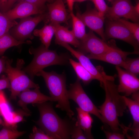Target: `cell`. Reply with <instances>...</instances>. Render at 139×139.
Here are the masks:
<instances>
[{
  "mask_svg": "<svg viewBox=\"0 0 139 139\" xmlns=\"http://www.w3.org/2000/svg\"><path fill=\"white\" fill-rule=\"evenodd\" d=\"M36 106L40 113L39 119L34 122L53 139H70L72 125L61 118L51 103L47 102L32 105Z\"/></svg>",
  "mask_w": 139,
  "mask_h": 139,
  "instance_id": "cell-1",
  "label": "cell"
},
{
  "mask_svg": "<svg viewBox=\"0 0 139 139\" xmlns=\"http://www.w3.org/2000/svg\"><path fill=\"white\" fill-rule=\"evenodd\" d=\"M29 52L33 55V58L31 62L22 70L32 80L37 73L48 66L66 65L69 63V59L70 58L68 54H58L55 50L46 48L42 44L36 48L31 47Z\"/></svg>",
  "mask_w": 139,
  "mask_h": 139,
  "instance_id": "cell-2",
  "label": "cell"
},
{
  "mask_svg": "<svg viewBox=\"0 0 139 139\" xmlns=\"http://www.w3.org/2000/svg\"><path fill=\"white\" fill-rule=\"evenodd\" d=\"M36 75L43 78L50 97L57 102L56 107L65 111L69 117L71 119L74 113L71 109L68 97L65 74L63 72L59 74L54 71L47 72L42 70Z\"/></svg>",
  "mask_w": 139,
  "mask_h": 139,
  "instance_id": "cell-3",
  "label": "cell"
},
{
  "mask_svg": "<svg viewBox=\"0 0 139 139\" xmlns=\"http://www.w3.org/2000/svg\"><path fill=\"white\" fill-rule=\"evenodd\" d=\"M12 59H6L3 72L6 73L8 78L10 85L11 100L16 99L19 94L23 91L30 88H40L38 84L34 83L29 78L23 70L25 63L22 59H17L16 66L11 65Z\"/></svg>",
  "mask_w": 139,
  "mask_h": 139,
  "instance_id": "cell-4",
  "label": "cell"
},
{
  "mask_svg": "<svg viewBox=\"0 0 139 139\" xmlns=\"http://www.w3.org/2000/svg\"><path fill=\"white\" fill-rule=\"evenodd\" d=\"M67 95L68 99L74 101L79 108L95 116L104 124L99 109L86 94L81 85L80 80L78 79H77L74 83L70 84L69 89L67 91Z\"/></svg>",
  "mask_w": 139,
  "mask_h": 139,
  "instance_id": "cell-5",
  "label": "cell"
},
{
  "mask_svg": "<svg viewBox=\"0 0 139 139\" xmlns=\"http://www.w3.org/2000/svg\"><path fill=\"white\" fill-rule=\"evenodd\" d=\"M106 40L110 38L118 39L131 45L134 51H139V42L126 27L118 20H107L104 32Z\"/></svg>",
  "mask_w": 139,
  "mask_h": 139,
  "instance_id": "cell-6",
  "label": "cell"
},
{
  "mask_svg": "<svg viewBox=\"0 0 139 139\" xmlns=\"http://www.w3.org/2000/svg\"><path fill=\"white\" fill-rule=\"evenodd\" d=\"M112 6L105 17L110 20H116L123 17L133 22L138 23L139 15L135 11L131 0H113Z\"/></svg>",
  "mask_w": 139,
  "mask_h": 139,
  "instance_id": "cell-7",
  "label": "cell"
},
{
  "mask_svg": "<svg viewBox=\"0 0 139 139\" xmlns=\"http://www.w3.org/2000/svg\"><path fill=\"white\" fill-rule=\"evenodd\" d=\"M46 16V14L44 13L35 17L29 16L21 18L19 22L10 29V34L19 41H24L29 38L32 39V31L40 22L45 21Z\"/></svg>",
  "mask_w": 139,
  "mask_h": 139,
  "instance_id": "cell-8",
  "label": "cell"
},
{
  "mask_svg": "<svg viewBox=\"0 0 139 139\" xmlns=\"http://www.w3.org/2000/svg\"><path fill=\"white\" fill-rule=\"evenodd\" d=\"M110 47V43L98 37L92 31L90 30L85 38L80 40V45L77 50L85 55L89 53L97 55L105 53Z\"/></svg>",
  "mask_w": 139,
  "mask_h": 139,
  "instance_id": "cell-9",
  "label": "cell"
},
{
  "mask_svg": "<svg viewBox=\"0 0 139 139\" xmlns=\"http://www.w3.org/2000/svg\"><path fill=\"white\" fill-rule=\"evenodd\" d=\"M105 93V99L103 104L99 107V110L104 121L112 131L119 132L124 130L126 126L120 124L116 107L107 90L103 88Z\"/></svg>",
  "mask_w": 139,
  "mask_h": 139,
  "instance_id": "cell-10",
  "label": "cell"
},
{
  "mask_svg": "<svg viewBox=\"0 0 139 139\" xmlns=\"http://www.w3.org/2000/svg\"><path fill=\"white\" fill-rule=\"evenodd\" d=\"M110 44V48L105 53L97 55L88 54L86 56L90 59L104 62L123 68L128 56L139 54V51H123L116 47L115 44Z\"/></svg>",
  "mask_w": 139,
  "mask_h": 139,
  "instance_id": "cell-11",
  "label": "cell"
},
{
  "mask_svg": "<svg viewBox=\"0 0 139 139\" xmlns=\"http://www.w3.org/2000/svg\"><path fill=\"white\" fill-rule=\"evenodd\" d=\"M76 16L83 21L85 26L106 41L103 27L105 18L99 15L95 7L92 8L88 7L82 14L78 12Z\"/></svg>",
  "mask_w": 139,
  "mask_h": 139,
  "instance_id": "cell-12",
  "label": "cell"
},
{
  "mask_svg": "<svg viewBox=\"0 0 139 139\" xmlns=\"http://www.w3.org/2000/svg\"><path fill=\"white\" fill-rule=\"evenodd\" d=\"M59 45L64 47L68 50L72 55L78 60L79 62L94 77L95 80L99 81L100 83L110 77L111 76L107 75L101 66L95 67L89 59L83 53L76 50L72 47L69 44L61 43Z\"/></svg>",
  "mask_w": 139,
  "mask_h": 139,
  "instance_id": "cell-13",
  "label": "cell"
},
{
  "mask_svg": "<svg viewBox=\"0 0 139 139\" xmlns=\"http://www.w3.org/2000/svg\"><path fill=\"white\" fill-rule=\"evenodd\" d=\"M115 68L119 79L117 89L119 93L127 96L139 91V80L136 76L120 67L116 66Z\"/></svg>",
  "mask_w": 139,
  "mask_h": 139,
  "instance_id": "cell-14",
  "label": "cell"
},
{
  "mask_svg": "<svg viewBox=\"0 0 139 139\" xmlns=\"http://www.w3.org/2000/svg\"><path fill=\"white\" fill-rule=\"evenodd\" d=\"M39 88H35L32 90L30 89H25L21 92L18 95L19 99L18 102V105L28 113L29 114L30 112L27 107L28 104H31L33 105L48 101H55L50 96H47L41 93Z\"/></svg>",
  "mask_w": 139,
  "mask_h": 139,
  "instance_id": "cell-15",
  "label": "cell"
},
{
  "mask_svg": "<svg viewBox=\"0 0 139 139\" xmlns=\"http://www.w3.org/2000/svg\"><path fill=\"white\" fill-rule=\"evenodd\" d=\"M48 10L45 20L52 24H60L61 23H67L68 16L63 0H55L47 4Z\"/></svg>",
  "mask_w": 139,
  "mask_h": 139,
  "instance_id": "cell-16",
  "label": "cell"
},
{
  "mask_svg": "<svg viewBox=\"0 0 139 139\" xmlns=\"http://www.w3.org/2000/svg\"><path fill=\"white\" fill-rule=\"evenodd\" d=\"M44 12V10L32 4L25 1H20L14 8L3 13L9 19L14 20L32 15L43 14Z\"/></svg>",
  "mask_w": 139,
  "mask_h": 139,
  "instance_id": "cell-17",
  "label": "cell"
},
{
  "mask_svg": "<svg viewBox=\"0 0 139 139\" xmlns=\"http://www.w3.org/2000/svg\"><path fill=\"white\" fill-rule=\"evenodd\" d=\"M114 77L106 79L100 83L103 88L106 89L108 92L111 99L116 107L118 116L123 115L126 109V106L122 96L120 95L117 89V86L114 82Z\"/></svg>",
  "mask_w": 139,
  "mask_h": 139,
  "instance_id": "cell-18",
  "label": "cell"
},
{
  "mask_svg": "<svg viewBox=\"0 0 139 139\" xmlns=\"http://www.w3.org/2000/svg\"><path fill=\"white\" fill-rule=\"evenodd\" d=\"M53 24L55 29L54 34L56 44L65 43L71 44L76 48L79 47L80 40L76 38L72 30H69L67 28L59 24Z\"/></svg>",
  "mask_w": 139,
  "mask_h": 139,
  "instance_id": "cell-19",
  "label": "cell"
},
{
  "mask_svg": "<svg viewBox=\"0 0 139 139\" xmlns=\"http://www.w3.org/2000/svg\"><path fill=\"white\" fill-rule=\"evenodd\" d=\"M126 105L128 108L133 120L132 127L129 129L132 131L133 135L131 138L139 139V100L130 99L122 96Z\"/></svg>",
  "mask_w": 139,
  "mask_h": 139,
  "instance_id": "cell-20",
  "label": "cell"
},
{
  "mask_svg": "<svg viewBox=\"0 0 139 139\" xmlns=\"http://www.w3.org/2000/svg\"><path fill=\"white\" fill-rule=\"evenodd\" d=\"M77 121L80 128L87 139L93 138L91 133V129L93 120L90 114L76 107Z\"/></svg>",
  "mask_w": 139,
  "mask_h": 139,
  "instance_id": "cell-21",
  "label": "cell"
},
{
  "mask_svg": "<svg viewBox=\"0 0 139 139\" xmlns=\"http://www.w3.org/2000/svg\"><path fill=\"white\" fill-rule=\"evenodd\" d=\"M55 31L53 24H45L41 28L35 29L33 33L34 36L39 37L42 44L46 48L48 49Z\"/></svg>",
  "mask_w": 139,
  "mask_h": 139,
  "instance_id": "cell-22",
  "label": "cell"
},
{
  "mask_svg": "<svg viewBox=\"0 0 139 139\" xmlns=\"http://www.w3.org/2000/svg\"><path fill=\"white\" fill-rule=\"evenodd\" d=\"M0 115L3 119V125L6 126H15L12 125V111L7 100L4 92L0 90Z\"/></svg>",
  "mask_w": 139,
  "mask_h": 139,
  "instance_id": "cell-23",
  "label": "cell"
},
{
  "mask_svg": "<svg viewBox=\"0 0 139 139\" xmlns=\"http://www.w3.org/2000/svg\"><path fill=\"white\" fill-rule=\"evenodd\" d=\"M69 60L76 74L77 78L81 80L84 85H88L92 81L95 80L93 76L79 62L70 58Z\"/></svg>",
  "mask_w": 139,
  "mask_h": 139,
  "instance_id": "cell-24",
  "label": "cell"
},
{
  "mask_svg": "<svg viewBox=\"0 0 139 139\" xmlns=\"http://www.w3.org/2000/svg\"><path fill=\"white\" fill-rule=\"evenodd\" d=\"M31 43L30 40L22 41L17 40L8 32L0 38V55L11 47L23 44H30Z\"/></svg>",
  "mask_w": 139,
  "mask_h": 139,
  "instance_id": "cell-25",
  "label": "cell"
},
{
  "mask_svg": "<svg viewBox=\"0 0 139 139\" xmlns=\"http://www.w3.org/2000/svg\"><path fill=\"white\" fill-rule=\"evenodd\" d=\"M70 15L72 23V30L75 37L80 40H82L86 37L85 25L83 21L73 12H70Z\"/></svg>",
  "mask_w": 139,
  "mask_h": 139,
  "instance_id": "cell-26",
  "label": "cell"
},
{
  "mask_svg": "<svg viewBox=\"0 0 139 139\" xmlns=\"http://www.w3.org/2000/svg\"><path fill=\"white\" fill-rule=\"evenodd\" d=\"M17 126L4 127L0 131V139H15L25 133L17 130Z\"/></svg>",
  "mask_w": 139,
  "mask_h": 139,
  "instance_id": "cell-27",
  "label": "cell"
},
{
  "mask_svg": "<svg viewBox=\"0 0 139 139\" xmlns=\"http://www.w3.org/2000/svg\"><path fill=\"white\" fill-rule=\"evenodd\" d=\"M18 23L14 20L9 19L0 12V38L8 32L9 30Z\"/></svg>",
  "mask_w": 139,
  "mask_h": 139,
  "instance_id": "cell-28",
  "label": "cell"
},
{
  "mask_svg": "<svg viewBox=\"0 0 139 139\" xmlns=\"http://www.w3.org/2000/svg\"><path fill=\"white\" fill-rule=\"evenodd\" d=\"M123 68L125 70L137 76L139 74V58L126 59Z\"/></svg>",
  "mask_w": 139,
  "mask_h": 139,
  "instance_id": "cell-29",
  "label": "cell"
},
{
  "mask_svg": "<svg viewBox=\"0 0 139 139\" xmlns=\"http://www.w3.org/2000/svg\"><path fill=\"white\" fill-rule=\"evenodd\" d=\"M123 24L132 34L135 39L139 43V24L132 22L126 20L119 18L117 20Z\"/></svg>",
  "mask_w": 139,
  "mask_h": 139,
  "instance_id": "cell-30",
  "label": "cell"
},
{
  "mask_svg": "<svg viewBox=\"0 0 139 139\" xmlns=\"http://www.w3.org/2000/svg\"><path fill=\"white\" fill-rule=\"evenodd\" d=\"M71 137L72 139H87L80 126L77 121L72 125Z\"/></svg>",
  "mask_w": 139,
  "mask_h": 139,
  "instance_id": "cell-31",
  "label": "cell"
},
{
  "mask_svg": "<svg viewBox=\"0 0 139 139\" xmlns=\"http://www.w3.org/2000/svg\"><path fill=\"white\" fill-rule=\"evenodd\" d=\"M91 1L93 2L99 15L105 17L110 7L107 5L104 0H92Z\"/></svg>",
  "mask_w": 139,
  "mask_h": 139,
  "instance_id": "cell-32",
  "label": "cell"
},
{
  "mask_svg": "<svg viewBox=\"0 0 139 139\" xmlns=\"http://www.w3.org/2000/svg\"><path fill=\"white\" fill-rule=\"evenodd\" d=\"M32 132L29 135L30 139H53L52 137L46 134L40 128L34 126L32 129Z\"/></svg>",
  "mask_w": 139,
  "mask_h": 139,
  "instance_id": "cell-33",
  "label": "cell"
},
{
  "mask_svg": "<svg viewBox=\"0 0 139 139\" xmlns=\"http://www.w3.org/2000/svg\"><path fill=\"white\" fill-rule=\"evenodd\" d=\"M13 115L12 125L13 126H16L17 124L22 121L23 119L24 116H28L30 115L23 110H19L17 111H12Z\"/></svg>",
  "mask_w": 139,
  "mask_h": 139,
  "instance_id": "cell-34",
  "label": "cell"
},
{
  "mask_svg": "<svg viewBox=\"0 0 139 139\" xmlns=\"http://www.w3.org/2000/svg\"><path fill=\"white\" fill-rule=\"evenodd\" d=\"M102 129L104 132L107 139H123L125 138V134L119 132L112 131L110 132L105 130L103 127Z\"/></svg>",
  "mask_w": 139,
  "mask_h": 139,
  "instance_id": "cell-35",
  "label": "cell"
},
{
  "mask_svg": "<svg viewBox=\"0 0 139 139\" xmlns=\"http://www.w3.org/2000/svg\"><path fill=\"white\" fill-rule=\"evenodd\" d=\"M19 2L25 1L31 3L44 10L45 3L47 2H50L49 0H19Z\"/></svg>",
  "mask_w": 139,
  "mask_h": 139,
  "instance_id": "cell-36",
  "label": "cell"
},
{
  "mask_svg": "<svg viewBox=\"0 0 139 139\" xmlns=\"http://www.w3.org/2000/svg\"><path fill=\"white\" fill-rule=\"evenodd\" d=\"M10 88V83L8 78L5 76H3L0 79V90Z\"/></svg>",
  "mask_w": 139,
  "mask_h": 139,
  "instance_id": "cell-37",
  "label": "cell"
},
{
  "mask_svg": "<svg viewBox=\"0 0 139 139\" xmlns=\"http://www.w3.org/2000/svg\"><path fill=\"white\" fill-rule=\"evenodd\" d=\"M17 0H8L3 10L5 12L10 10Z\"/></svg>",
  "mask_w": 139,
  "mask_h": 139,
  "instance_id": "cell-38",
  "label": "cell"
},
{
  "mask_svg": "<svg viewBox=\"0 0 139 139\" xmlns=\"http://www.w3.org/2000/svg\"><path fill=\"white\" fill-rule=\"evenodd\" d=\"M6 59V58H0V74L2 72H3Z\"/></svg>",
  "mask_w": 139,
  "mask_h": 139,
  "instance_id": "cell-39",
  "label": "cell"
},
{
  "mask_svg": "<svg viewBox=\"0 0 139 139\" xmlns=\"http://www.w3.org/2000/svg\"><path fill=\"white\" fill-rule=\"evenodd\" d=\"M66 1L70 12H73L74 0H66Z\"/></svg>",
  "mask_w": 139,
  "mask_h": 139,
  "instance_id": "cell-40",
  "label": "cell"
},
{
  "mask_svg": "<svg viewBox=\"0 0 139 139\" xmlns=\"http://www.w3.org/2000/svg\"><path fill=\"white\" fill-rule=\"evenodd\" d=\"M8 0H0V5L3 9L5 6Z\"/></svg>",
  "mask_w": 139,
  "mask_h": 139,
  "instance_id": "cell-41",
  "label": "cell"
},
{
  "mask_svg": "<svg viewBox=\"0 0 139 139\" xmlns=\"http://www.w3.org/2000/svg\"><path fill=\"white\" fill-rule=\"evenodd\" d=\"M134 10L136 13L139 15V3H137L136 5L134 6Z\"/></svg>",
  "mask_w": 139,
  "mask_h": 139,
  "instance_id": "cell-42",
  "label": "cell"
},
{
  "mask_svg": "<svg viewBox=\"0 0 139 139\" xmlns=\"http://www.w3.org/2000/svg\"><path fill=\"white\" fill-rule=\"evenodd\" d=\"M92 1V0H74V2H81L85 1Z\"/></svg>",
  "mask_w": 139,
  "mask_h": 139,
  "instance_id": "cell-43",
  "label": "cell"
},
{
  "mask_svg": "<svg viewBox=\"0 0 139 139\" xmlns=\"http://www.w3.org/2000/svg\"><path fill=\"white\" fill-rule=\"evenodd\" d=\"M3 124H4L3 121V120L0 117V125H3Z\"/></svg>",
  "mask_w": 139,
  "mask_h": 139,
  "instance_id": "cell-44",
  "label": "cell"
},
{
  "mask_svg": "<svg viewBox=\"0 0 139 139\" xmlns=\"http://www.w3.org/2000/svg\"><path fill=\"white\" fill-rule=\"evenodd\" d=\"M109 2H111L113 0H107Z\"/></svg>",
  "mask_w": 139,
  "mask_h": 139,
  "instance_id": "cell-45",
  "label": "cell"
},
{
  "mask_svg": "<svg viewBox=\"0 0 139 139\" xmlns=\"http://www.w3.org/2000/svg\"><path fill=\"white\" fill-rule=\"evenodd\" d=\"M50 2L54 1L55 0H49Z\"/></svg>",
  "mask_w": 139,
  "mask_h": 139,
  "instance_id": "cell-46",
  "label": "cell"
},
{
  "mask_svg": "<svg viewBox=\"0 0 139 139\" xmlns=\"http://www.w3.org/2000/svg\"></svg>",
  "mask_w": 139,
  "mask_h": 139,
  "instance_id": "cell-47",
  "label": "cell"
}]
</instances>
